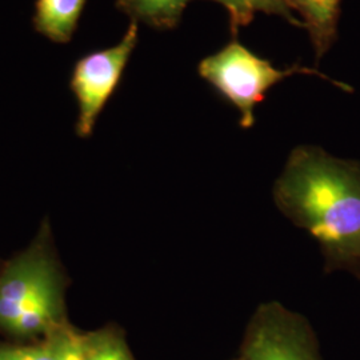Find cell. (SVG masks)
I'll list each match as a JSON object with an SVG mask.
<instances>
[{"instance_id":"6da1fadb","label":"cell","mask_w":360,"mask_h":360,"mask_svg":"<svg viewBox=\"0 0 360 360\" xmlns=\"http://www.w3.org/2000/svg\"><path fill=\"white\" fill-rule=\"evenodd\" d=\"M274 199L319 243L327 272L349 271L360 279V163L299 146L275 183Z\"/></svg>"},{"instance_id":"7a4b0ae2","label":"cell","mask_w":360,"mask_h":360,"mask_svg":"<svg viewBox=\"0 0 360 360\" xmlns=\"http://www.w3.org/2000/svg\"><path fill=\"white\" fill-rule=\"evenodd\" d=\"M198 71L200 77L239 111V122L243 129L254 126L257 104L264 101L267 92L279 82L297 74L322 75L314 68L300 65L284 70L276 68L270 60L257 56L238 40L205 58Z\"/></svg>"},{"instance_id":"3957f363","label":"cell","mask_w":360,"mask_h":360,"mask_svg":"<svg viewBox=\"0 0 360 360\" xmlns=\"http://www.w3.org/2000/svg\"><path fill=\"white\" fill-rule=\"evenodd\" d=\"M138 40L139 23L131 22L117 44L90 52L74 65L70 89L77 98L79 108L75 124L79 138H90L94 132L98 117L122 80Z\"/></svg>"},{"instance_id":"277c9868","label":"cell","mask_w":360,"mask_h":360,"mask_svg":"<svg viewBox=\"0 0 360 360\" xmlns=\"http://www.w3.org/2000/svg\"><path fill=\"white\" fill-rule=\"evenodd\" d=\"M240 356L247 360H322L309 323L278 302L264 303L255 311L247 324Z\"/></svg>"},{"instance_id":"5b68a950","label":"cell","mask_w":360,"mask_h":360,"mask_svg":"<svg viewBox=\"0 0 360 360\" xmlns=\"http://www.w3.org/2000/svg\"><path fill=\"white\" fill-rule=\"evenodd\" d=\"M62 275L46 220L34 242L0 267V331L6 333L27 304Z\"/></svg>"},{"instance_id":"8992f818","label":"cell","mask_w":360,"mask_h":360,"mask_svg":"<svg viewBox=\"0 0 360 360\" xmlns=\"http://www.w3.org/2000/svg\"><path fill=\"white\" fill-rule=\"evenodd\" d=\"M68 281L65 275L49 284L35 296L19 316L6 330V334L18 339L46 336L65 318V292Z\"/></svg>"},{"instance_id":"52a82bcc","label":"cell","mask_w":360,"mask_h":360,"mask_svg":"<svg viewBox=\"0 0 360 360\" xmlns=\"http://www.w3.org/2000/svg\"><path fill=\"white\" fill-rule=\"evenodd\" d=\"M285 3L292 13L300 15L316 60L322 59L336 40L342 0H285Z\"/></svg>"},{"instance_id":"ba28073f","label":"cell","mask_w":360,"mask_h":360,"mask_svg":"<svg viewBox=\"0 0 360 360\" xmlns=\"http://www.w3.org/2000/svg\"><path fill=\"white\" fill-rule=\"evenodd\" d=\"M87 0H37L32 26L52 43L67 44L77 31Z\"/></svg>"},{"instance_id":"9c48e42d","label":"cell","mask_w":360,"mask_h":360,"mask_svg":"<svg viewBox=\"0 0 360 360\" xmlns=\"http://www.w3.org/2000/svg\"><path fill=\"white\" fill-rule=\"evenodd\" d=\"M193 0H116V8L132 22L156 30H172L179 25L184 10Z\"/></svg>"},{"instance_id":"30bf717a","label":"cell","mask_w":360,"mask_h":360,"mask_svg":"<svg viewBox=\"0 0 360 360\" xmlns=\"http://www.w3.org/2000/svg\"><path fill=\"white\" fill-rule=\"evenodd\" d=\"M221 4L230 15V25L233 35L242 27L248 26L257 13L282 16L292 26L302 27L303 23L288 8L285 0H212Z\"/></svg>"},{"instance_id":"8fae6325","label":"cell","mask_w":360,"mask_h":360,"mask_svg":"<svg viewBox=\"0 0 360 360\" xmlns=\"http://www.w3.org/2000/svg\"><path fill=\"white\" fill-rule=\"evenodd\" d=\"M84 345L89 360H134L124 333L115 324L84 333Z\"/></svg>"},{"instance_id":"7c38bea8","label":"cell","mask_w":360,"mask_h":360,"mask_svg":"<svg viewBox=\"0 0 360 360\" xmlns=\"http://www.w3.org/2000/svg\"><path fill=\"white\" fill-rule=\"evenodd\" d=\"M51 360H89L84 333L77 331L65 319L43 338Z\"/></svg>"},{"instance_id":"4fadbf2b","label":"cell","mask_w":360,"mask_h":360,"mask_svg":"<svg viewBox=\"0 0 360 360\" xmlns=\"http://www.w3.org/2000/svg\"><path fill=\"white\" fill-rule=\"evenodd\" d=\"M0 360H51L44 340L39 345H0Z\"/></svg>"},{"instance_id":"5bb4252c","label":"cell","mask_w":360,"mask_h":360,"mask_svg":"<svg viewBox=\"0 0 360 360\" xmlns=\"http://www.w3.org/2000/svg\"><path fill=\"white\" fill-rule=\"evenodd\" d=\"M232 360H247L243 358V356H239V358H236V359H232Z\"/></svg>"},{"instance_id":"9a60e30c","label":"cell","mask_w":360,"mask_h":360,"mask_svg":"<svg viewBox=\"0 0 360 360\" xmlns=\"http://www.w3.org/2000/svg\"><path fill=\"white\" fill-rule=\"evenodd\" d=\"M1 264H3V262H1V260H0V267H1Z\"/></svg>"}]
</instances>
